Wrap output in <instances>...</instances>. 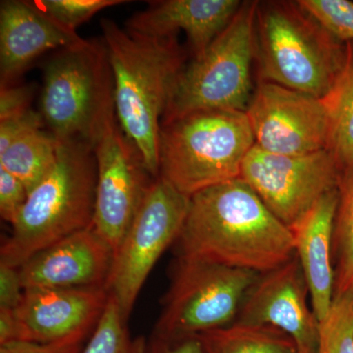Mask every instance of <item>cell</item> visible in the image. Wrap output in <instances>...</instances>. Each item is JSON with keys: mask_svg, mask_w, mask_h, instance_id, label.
<instances>
[{"mask_svg": "<svg viewBox=\"0 0 353 353\" xmlns=\"http://www.w3.org/2000/svg\"><path fill=\"white\" fill-rule=\"evenodd\" d=\"M343 176L329 150L282 155L255 145L246 155L240 178L292 230L323 196L340 188Z\"/></svg>", "mask_w": 353, "mask_h": 353, "instance_id": "cell-10", "label": "cell"}, {"mask_svg": "<svg viewBox=\"0 0 353 353\" xmlns=\"http://www.w3.org/2000/svg\"><path fill=\"white\" fill-rule=\"evenodd\" d=\"M317 353H353V290L334 296L319 322Z\"/></svg>", "mask_w": 353, "mask_h": 353, "instance_id": "cell-24", "label": "cell"}, {"mask_svg": "<svg viewBox=\"0 0 353 353\" xmlns=\"http://www.w3.org/2000/svg\"><path fill=\"white\" fill-rule=\"evenodd\" d=\"M199 336L205 353H297L290 336L263 325L233 323Z\"/></svg>", "mask_w": 353, "mask_h": 353, "instance_id": "cell-20", "label": "cell"}, {"mask_svg": "<svg viewBox=\"0 0 353 353\" xmlns=\"http://www.w3.org/2000/svg\"><path fill=\"white\" fill-rule=\"evenodd\" d=\"M32 90L26 85H1L0 92V120L7 119L29 110Z\"/></svg>", "mask_w": 353, "mask_h": 353, "instance_id": "cell-32", "label": "cell"}, {"mask_svg": "<svg viewBox=\"0 0 353 353\" xmlns=\"http://www.w3.org/2000/svg\"><path fill=\"white\" fill-rule=\"evenodd\" d=\"M324 99L331 121L328 150L345 173L353 167V43H347L343 69Z\"/></svg>", "mask_w": 353, "mask_h": 353, "instance_id": "cell-21", "label": "cell"}, {"mask_svg": "<svg viewBox=\"0 0 353 353\" xmlns=\"http://www.w3.org/2000/svg\"><path fill=\"white\" fill-rule=\"evenodd\" d=\"M117 120L116 112L111 114L94 143L97 181L92 227L114 255L154 181Z\"/></svg>", "mask_w": 353, "mask_h": 353, "instance_id": "cell-11", "label": "cell"}, {"mask_svg": "<svg viewBox=\"0 0 353 353\" xmlns=\"http://www.w3.org/2000/svg\"><path fill=\"white\" fill-rule=\"evenodd\" d=\"M340 189V188H339ZM323 196L292 228L296 255L316 317L322 321L334 301L333 233L340 190Z\"/></svg>", "mask_w": 353, "mask_h": 353, "instance_id": "cell-18", "label": "cell"}, {"mask_svg": "<svg viewBox=\"0 0 353 353\" xmlns=\"http://www.w3.org/2000/svg\"><path fill=\"white\" fill-rule=\"evenodd\" d=\"M24 290L19 268L0 262V310L15 311Z\"/></svg>", "mask_w": 353, "mask_h": 353, "instance_id": "cell-30", "label": "cell"}, {"mask_svg": "<svg viewBox=\"0 0 353 353\" xmlns=\"http://www.w3.org/2000/svg\"><path fill=\"white\" fill-rule=\"evenodd\" d=\"M76 31L59 24L34 1L4 0L0 3V78L12 85L41 54L85 43Z\"/></svg>", "mask_w": 353, "mask_h": 353, "instance_id": "cell-16", "label": "cell"}, {"mask_svg": "<svg viewBox=\"0 0 353 353\" xmlns=\"http://www.w3.org/2000/svg\"><path fill=\"white\" fill-rule=\"evenodd\" d=\"M108 299L104 287L26 289L15 310L19 341L48 343L88 336Z\"/></svg>", "mask_w": 353, "mask_h": 353, "instance_id": "cell-14", "label": "cell"}, {"mask_svg": "<svg viewBox=\"0 0 353 353\" xmlns=\"http://www.w3.org/2000/svg\"><path fill=\"white\" fill-rule=\"evenodd\" d=\"M41 115L60 141L94 146L106 119L116 112L112 69L103 41L62 48L43 66Z\"/></svg>", "mask_w": 353, "mask_h": 353, "instance_id": "cell-6", "label": "cell"}, {"mask_svg": "<svg viewBox=\"0 0 353 353\" xmlns=\"http://www.w3.org/2000/svg\"><path fill=\"white\" fill-rule=\"evenodd\" d=\"M255 145L282 155L328 150L331 121L325 99L261 81L245 110Z\"/></svg>", "mask_w": 353, "mask_h": 353, "instance_id": "cell-12", "label": "cell"}, {"mask_svg": "<svg viewBox=\"0 0 353 353\" xmlns=\"http://www.w3.org/2000/svg\"><path fill=\"white\" fill-rule=\"evenodd\" d=\"M101 26L112 69L118 122L157 179L160 128L174 83L185 66V51L176 36L145 38L110 19H102Z\"/></svg>", "mask_w": 353, "mask_h": 353, "instance_id": "cell-2", "label": "cell"}, {"mask_svg": "<svg viewBox=\"0 0 353 353\" xmlns=\"http://www.w3.org/2000/svg\"><path fill=\"white\" fill-rule=\"evenodd\" d=\"M179 257L262 274L296 255L294 236L241 178L190 197Z\"/></svg>", "mask_w": 353, "mask_h": 353, "instance_id": "cell-1", "label": "cell"}, {"mask_svg": "<svg viewBox=\"0 0 353 353\" xmlns=\"http://www.w3.org/2000/svg\"><path fill=\"white\" fill-rule=\"evenodd\" d=\"M347 43L332 37L299 2L257 4L255 57L261 81L326 99L345 63Z\"/></svg>", "mask_w": 353, "mask_h": 353, "instance_id": "cell-5", "label": "cell"}, {"mask_svg": "<svg viewBox=\"0 0 353 353\" xmlns=\"http://www.w3.org/2000/svg\"><path fill=\"white\" fill-rule=\"evenodd\" d=\"M19 341L15 311L0 310V345Z\"/></svg>", "mask_w": 353, "mask_h": 353, "instance_id": "cell-33", "label": "cell"}, {"mask_svg": "<svg viewBox=\"0 0 353 353\" xmlns=\"http://www.w3.org/2000/svg\"><path fill=\"white\" fill-rule=\"evenodd\" d=\"M297 2L334 39L343 43H353V2L347 0H299Z\"/></svg>", "mask_w": 353, "mask_h": 353, "instance_id": "cell-25", "label": "cell"}, {"mask_svg": "<svg viewBox=\"0 0 353 353\" xmlns=\"http://www.w3.org/2000/svg\"><path fill=\"white\" fill-rule=\"evenodd\" d=\"M257 4L243 2L226 29L183 67L162 123L199 110L245 112L253 94L250 69L255 57Z\"/></svg>", "mask_w": 353, "mask_h": 353, "instance_id": "cell-7", "label": "cell"}, {"mask_svg": "<svg viewBox=\"0 0 353 353\" xmlns=\"http://www.w3.org/2000/svg\"><path fill=\"white\" fill-rule=\"evenodd\" d=\"M259 273L179 257L154 333L199 336L236 321Z\"/></svg>", "mask_w": 353, "mask_h": 353, "instance_id": "cell-8", "label": "cell"}, {"mask_svg": "<svg viewBox=\"0 0 353 353\" xmlns=\"http://www.w3.org/2000/svg\"><path fill=\"white\" fill-rule=\"evenodd\" d=\"M124 0H37L34 3L52 19L70 30L87 22L108 7L127 3Z\"/></svg>", "mask_w": 353, "mask_h": 353, "instance_id": "cell-26", "label": "cell"}, {"mask_svg": "<svg viewBox=\"0 0 353 353\" xmlns=\"http://www.w3.org/2000/svg\"><path fill=\"white\" fill-rule=\"evenodd\" d=\"M334 218V296L353 290V167L343 173Z\"/></svg>", "mask_w": 353, "mask_h": 353, "instance_id": "cell-22", "label": "cell"}, {"mask_svg": "<svg viewBox=\"0 0 353 353\" xmlns=\"http://www.w3.org/2000/svg\"><path fill=\"white\" fill-rule=\"evenodd\" d=\"M185 196L164 179H154L114 255L106 289L128 320L157 260L176 243L189 210Z\"/></svg>", "mask_w": 353, "mask_h": 353, "instance_id": "cell-9", "label": "cell"}, {"mask_svg": "<svg viewBox=\"0 0 353 353\" xmlns=\"http://www.w3.org/2000/svg\"><path fill=\"white\" fill-rule=\"evenodd\" d=\"M255 145L245 111L199 110L161 124L159 176L187 196L240 178Z\"/></svg>", "mask_w": 353, "mask_h": 353, "instance_id": "cell-4", "label": "cell"}, {"mask_svg": "<svg viewBox=\"0 0 353 353\" xmlns=\"http://www.w3.org/2000/svg\"><path fill=\"white\" fill-rule=\"evenodd\" d=\"M126 322L117 301L109 294L108 305L81 353H146V343L132 340Z\"/></svg>", "mask_w": 353, "mask_h": 353, "instance_id": "cell-23", "label": "cell"}, {"mask_svg": "<svg viewBox=\"0 0 353 353\" xmlns=\"http://www.w3.org/2000/svg\"><path fill=\"white\" fill-rule=\"evenodd\" d=\"M146 353H205L199 336H167L153 333Z\"/></svg>", "mask_w": 353, "mask_h": 353, "instance_id": "cell-31", "label": "cell"}, {"mask_svg": "<svg viewBox=\"0 0 353 353\" xmlns=\"http://www.w3.org/2000/svg\"><path fill=\"white\" fill-rule=\"evenodd\" d=\"M87 336H76L54 343L15 341L0 345V353H81Z\"/></svg>", "mask_w": 353, "mask_h": 353, "instance_id": "cell-29", "label": "cell"}, {"mask_svg": "<svg viewBox=\"0 0 353 353\" xmlns=\"http://www.w3.org/2000/svg\"><path fill=\"white\" fill-rule=\"evenodd\" d=\"M145 10L127 21L128 32L145 38H169L183 31L194 57L226 29L243 2L239 0H162L150 1Z\"/></svg>", "mask_w": 353, "mask_h": 353, "instance_id": "cell-17", "label": "cell"}, {"mask_svg": "<svg viewBox=\"0 0 353 353\" xmlns=\"http://www.w3.org/2000/svg\"><path fill=\"white\" fill-rule=\"evenodd\" d=\"M114 252L92 226L53 243L20 267L24 289L106 288Z\"/></svg>", "mask_w": 353, "mask_h": 353, "instance_id": "cell-15", "label": "cell"}, {"mask_svg": "<svg viewBox=\"0 0 353 353\" xmlns=\"http://www.w3.org/2000/svg\"><path fill=\"white\" fill-rule=\"evenodd\" d=\"M24 183L0 167V214L2 219L13 225L28 199Z\"/></svg>", "mask_w": 353, "mask_h": 353, "instance_id": "cell-27", "label": "cell"}, {"mask_svg": "<svg viewBox=\"0 0 353 353\" xmlns=\"http://www.w3.org/2000/svg\"><path fill=\"white\" fill-rule=\"evenodd\" d=\"M97 181L94 146L59 141L57 162L28 194L10 236L2 243L0 262L20 268L48 246L92 226Z\"/></svg>", "mask_w": 353, "mask_h": 353, "instance_id": "cell-3", "label": "cell"}, {"mask_svg": "<svg viewBox=\"0 0 353 353\" xmlns=\"http://www.w3.org/2000/svg\"><path fill=\"white\" fill-rule=\"evenodd\" d=\"M309 290L294 255L259 274L246 292L234 323L275 327L294 340L297 353H317L319 320L309 307Z\"/></svg>", "mask_w": 353, "mask_h": 353, "instance_id": "cell-13", "label": "cell"}, {"mask_svg": "<svg viewBox=\"0 0 353 353\" xmlns=\"http://www.w3.org/2000/svg\"><path fill=\"white\" fill-rule=\"evenodd\" d=\"M58 145L59 141L51 132H28L0 152V167L19 179L30 192L54 166Z\"/></svg>", "mask_w": 353, "mask_h": 353, "instance_id": "cell-19", "label": "cell"}, {"mask_svg": "<svg viewBox=\"0 0 353 353\" xmlns=\"http://www.w3.org/2000/svg\"><path fill=\"white\" fill-rule=\"evenodd\" d=\"M43 123L41 113L34 112L31 109L0 120V152H3L14 141L28 132L41 129Z\"/></svg>", "mask_w": 353, "mask_h": 353, "instance_id": "cell-28", "label": "cell"}]
</instances>
